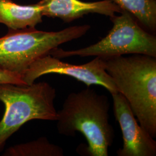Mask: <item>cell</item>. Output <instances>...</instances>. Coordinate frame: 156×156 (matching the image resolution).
I'll return each instance as SVG.
<instances>
[{
  "label": "cell",
  "mask_w": 156,
  "mask_h": 156,
  "mask_svg": "<svg viewBox=\"0 0 156 156\" xmlns=\"http://www.w3.org/2000/svg\"><path fill=\"white\" fill-rule=\"evenodd\" d=\"M109 109L108 97L89 87L71 93L57 111V131L66 136H74L77 132L83 134L88 156H108L115 138Z\"/></svg>",
  "instance_id": "obj_1"
},
{
  "label": "cell",
  "mask_w": 156,
  "mask_h": 156,
  "mask_svg": "<svg viewBox=\"0 0 156 156\" xmlns=\"http://www.w3.org/2000/svg\"><path fill=\"white\" fill-rule=\"evenodd\" d=\"M119 93L140 125L156 137V57L134 54L103 58Z\"/></svg>",
  "instance_id": "obj_2"
},
{
  "label": "cell",
  "mask_w": 156,
  "mask_h": 156,
  "mask_svg": "<svg viewBox=\"0 0 156 156\" xmlns=\"http://www.w3.org/2000/svg\"><path fill=\"white\" fill-rule=\"evenodd\" d=\"M56 97L55 88L45 82L30 85L0 83V101L5 106L0 120V153L25 123L33 120L56 122Z\"/></svg>",
  "instance_id": "obj_3"
},
{
  "label": "cell",
  "mask_w": 156,
  "mask_h": 156,
  "mask_svg": "<svg viewBox=\"0 0 156 156\" xmlns=\"http://www.w3.org/2000/svg\"><path fill=\"white\" fill-rule=\"evenodd\" d=\"M90 27L88 24L74 26L58 31L9 28L8 33L0 37V69L22 77L35 61L60 45L81 38Z\"/></svg>",
  "instance_id": "obj_4"
},
{
  "label": "cell",
  "mask_w": 156,
  "mask_h": 156,
  "mask_svg": "<svg viewBox=\"0 0 156 156\" xmlns=\"http://www.w3.org/2000/svg\"><path fill=\"white\" fill-rule=\"evenodd\" d=\"M113 27L106 36L93 45L73 50L56 48L49 55L58 58L94 56L102 58L140 54L156 57V37L149 33L129 12L110 17Z\"/></svg>",
  "instance_id": "obj_5"
},
{
  "label": "cell",
  "mask_w": 156,
  "mask_h": 156,
  "mask_svg": "<svg viewBox=\"0 0 156 156\" xmlns=\"http://www.w3.org/2000/svg\"><path fill=\"white\" fill-rule=\"evenodd\" d=\"M50 73L73 77L87 87L91 85L101 86L111 94L119 93L112 78L106 71L104 59L98 57L86 64L76 65L48 55L34 62L23 73V80L26 85H30L38 78Z\"/></svg>",
  "instance_id": "obj_6"
},
{
  "label": "cell",
  "mask_w": 156,
  "mask_h": 156,
  "mask_svg": "<svg viewBox=\"0 0 156 156\" xmlns=\"http://www.w3.org/2000/svg\"><path fill=\"white\" fill-rule=\"evenodd\" d=\"M115 118L123 135L118 156H156V142L139 124L127 101L119 93L111 94Z\"/></svg>",
  "instance_id": "obj_7"
},
{
  "label": "cell",
  "mask_w": 156,
  "mask_h": 156,
  "mask_svg": "<svg viewBox=\"0 0 156 156\" xmlns=\"http://www.w3.org/2000/svg\"><path fill=\"white\" fill-rule=\"evenodd\" d=\"M43 16L58 18L69 23L90 13L112 16L122 9L110 0L84 2L81 0H41L37 3Z\"/></svg>",
  "instance_id": "obj_8"
},
{
  "label": "cell",
  "mask_w": 156,
  "mask_h": 156,
  "mask_svg": "<svg viewBox=\"0 0 156 156\" xmlns=\"http://www.w3.org/2000/svg\"><path fill=\"white\" fill-rule=\"evenodd\" d=\"M38 4L23 5L12 0H0V24L10 29L35 27L42 22Z\"/></svg>",
  "instance_id": "obj_9"
},
{
  "label": "cell",
  "mask_w": 156,
  "mask_h": 156,
  "mask_svg": "<svg viewBox=\"0 0 156 156\" xmlns=\"http://www.w3.org/2000/svg\"><path fill=\"white\" fill-rule=\"evenodd\" d=\"M128 12L140 25L151 32L156 30V0H110Z\"/></svg>",
  "instance_id": "obj_10"
},
{
  "label": "cell",
  "mask_w": 156,
  "mask_h": 156,
  "mask_svg": "<svg viewBox=\"0 0 156 156\" xmlns=\"http://www.w3.org/2000/svg\"><path fill=\"white\" fill-rule=\"evenodd\" d=\"M5 156H62L64 151L58 145L51 144L46 137L14 145L6 149Z\"/></svg>",
  "instance_id": "obj_11"
},
{
  "label": "cell",
  "mask_w": 156,
  "mask_h": 156,
  "mask_svg": "<svg viewBox=\"0 0 156 156\" xmlns=\"http://www.w3.org/2000/svg\"><path fill=\"white\" fill-rule=\"evenodd\" d=\"M0 83H12L17 85H26L21 75L15 73L7 72L0 69Z\"/></svg>",
  "instance_id": "obj_12"
}]
</instances>
